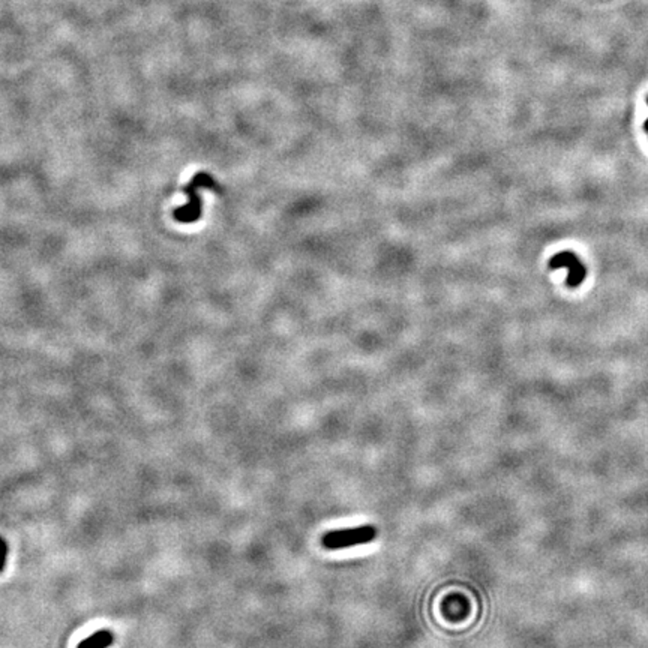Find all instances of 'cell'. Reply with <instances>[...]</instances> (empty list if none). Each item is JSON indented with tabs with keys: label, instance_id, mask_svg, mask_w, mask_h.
Here are the masks:
<instances>
[{
	"label": "cell",
	"instance_id": "6da1fadb",
	"mask_svg": "<svg viewBox=\"0 0 648 648\" xmlns=\"http://www.w3.org/2000/svg\"><path fill=\"white\" fill-rule=\"evenodd\" d=\"M200 188L212 190V191H216V192L222 191L221 186L213 180V178L210 174H208V173L195 174L194 179L190 182V185L185 186V190H183V192L188 195L190 201L186 203V206H183V208H178L173 212V216H174L176 221L182 222V224H192V222L200 219L201 210H203V206H201L203 203H201V197L199 194Z\"/></svg>",
	"mask_w": 648,
	"mask_h": 648
},
{
	"label": "cell",
	"instance_id": "7a4b0ae2",
	"mask_svg": "<svg viewBox=\"0 0 648 648\" xmlns=\"http://www.w3.org/2000/svg\"><path fill=\"white\" fill-rule=\"evenodd\" d=\"M378 532L374 525H359L353 528H341L333 530L321 537L323 548L329 549V551H337V549H346L359 545L371 543L376 540Z\"/></svg>",
	"mask_w": 648,
	"mask_h": 648
},
{
	"label": "cell",
	"instance_id": "3957f363",
	"mask_svg": "<svg viewBox=\"0 0 648 648\" xmlns=\"http://www.w3.org/2000/svg\"><path fill=\"white\" fill-rule=\"evenodd\" d=\"M549 268H551L553 270L566 268L569 270V277H567L566 284L571 288H576L581 286L587 275L583 261L579 260L572 251H562L557 255H554V257L549 260Z\"/></svg>",
	"mask_w": 648,
	"mask_h": 648
},
{
	"label": "cell",
	"instance_id": "277c9868",
	"mask_svg": "<svg viewBox=\"0 0 648 648\" xmlns=\"http://www.w3.org/2000/svg\"><path fill=\"white\" fill-rule=\"evenodd\" d=\"M113 641L114 636L110 631H100L82 641L77 648H108L113 644Z\"/></svg>",
	"mask_w": 648,
	"mask_h": 648
},
{
	"label": "cell",
	"instance_id": "5b68a950",
	"mask_svg": "<svg viewBox=\"0 0 648 648\" xmlns=\"http://www.w3.org/2000/svg\"><path fill=\"white\" fill-rule=\"evenodd\" d=\"M6 557H8V545L5 540L0 537V572L3 571L5 563H6Z\"/></svg>",
	"mask_w": 648,
	"mask_h": 648
},
{
	"label": "cell",
	"instance_id": "8992f818",
	"mask_svg": "<svg viewBox=\"0 0 648 648\" xmlns=\"http://www.w3.org/2000/svg\"><path fill=\"white\" fill-rule=\"evenodd\" d=\"M647 104H648V98H647ZM644 130H645V132L648 134V119L645 121V125H644Z\"/></svg>",
	"mask_w": 648,
	"mask_h": 648
}]
</instances>
